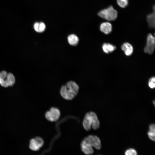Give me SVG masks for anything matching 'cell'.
I'll return each instance as SVG.
<instances>
[{"mask_svg": "<svg viewBox=\"0 0 155 155\" xmlns=\"http://www.w3.org/2000/svg\"><path fill=\"white\" fill-rule=\"evenodd\" d=\"M61 113L59 109L55 107H51L49 110L45 113V116L46 119L51 122H56L60 118Z\"/></svg>", "mask_w": 155, "mask_h": 155, "instance_id": "obj_4", "label": "cell"}, {"mask_svg": "<svg viewBox=\"0 0 155 155\" xmlns=\"http://www.w3.org/2000/svg\"><path fill=\"white\" fill-rule=\"evenodd\" d=\"M116 49V47L109 43H104L102 46L103 51L106 53H108L114 51Z\"/></svg>", "mask_w": 155, "mask_h": 155, "instance_id": "obj_12", "label": "cell"}, {"mask_svg": "<svg viewBox=\"0 0 155 155\" xmlns=\"http://www.w3.org/2000/svg\"><path fill=\"white\" fill-rule=\"evenodd\" d=\"M44 143V141L41 137H37L31 140L29 148L32 150L37 151L42 146Z\"/></svg>", "mask_w": 155, "mask_h": 155, "instance_id": "obj_7", "label": "cell"}, {"mask_svg": "<svg viewBox=\"0 0 155 155\" xmlns=\"http://www.w3.org/2000/svg\"><path fill=\"white\" fill-rule=\"evenodd\" d=\"M81 145L82 150L85 154L90 155L93 153L94 150L93 147L84 140H82Z\"/></svg>", "mask_w": 155, "mask_h": 155, "instance_id": "obj_8", "label": "cell"}, {"mask_svg": "<svg viewBox=\"0 0 155 155\" xmlns=\"http://www.w3.org/2000/svg\"><path fill=\"white\" fill-rule=\"evenodd\" d=\"M100 122L96 114L93 112L86 113L83 119L82 125L86 130L89 131L91 128L94 130L98 129L100 126Z\"/></svg>", "mask_w": 155, "mask_h": 155, "instance_id": "obj_2", "label": "cell"}, {"mask_svg": "<svg viewBox=\"0 0 155 155\" xmlns=\"http://www.w3.org/2000/svg\"><path fill=\"white\" fill-rule=\"evenodd\" d=\"M69 44L72 46H75L78 44L79 39L78 36L75 34L69 35L67 38Z\"/></svg>", "mask_w": 155, "mask_h": 155, "instance_id": "obj_14", "label": "cell"}, {"mask_svg": "<svg viewBox=\"0 0 155 155\" xmlns=\"http://www.w3.org/2000/svg\"><path fill=\"white\" fill-rule=\"evenodd\" d=\"M148 135L149 138L154 141L155 140V126L154 124H152L149 126V129L148 132Z\"/></svg>", "mask_w": 155, "mask_h": 155, "instance_id": "obj_15", "label": "cell"}, {"mask_svg": "<svg viewBox=\"0 0 155 155\" xmlns=\"http://www.w3.org/2000/svg\"><path fill=\"white\" fill-rule=\"evenodd\" d=\"M83 140L96 149L100 150L101 149V142L100 139L97 136L89 135L84 138Z\"/></svg>", "mask_w": 155, "mask_h": 155, "instance_id": "obj_5", "label": "cell"}, {"mask_svg": "<svg viewBox=\"0 0 155 155\" xmlns=\"http://www.w3.org/2000/svg\"><path fill=\"white\" fill-rule=\"evenodd\" d=\"M155 45L154 36L151 34H149L147 38L146 44L144 49L145 53L149 54L152 53L154 51Z\"/></svg>", "mask_w": 155, "mask_h": 155, "instance_id": "obj_6", "label": "cell"}, {"mask_svg": "<svg viewBox=\"0 0 155 155\" xmlns=\"http://www.w3.org/2000/svg\"><path fill=\"white\" fill-rule=\"evenodd\" d=\"M121 49L123 50L126 55H131L133 51V48L132 45L128 42L123 43L121 46Z\"/></svg>", "mask_w": 155, "mask_h": 155, "instance_id": "obj_11", "label": "cell"}, {"mask_svg": "<svg viewBox=\"0 0 155 155\" xmlns=\"http://www.w3.org/2000/svg\"><path fill=\"white\" fill-rule=\"evenodd\" d=\"M155 5L153 6V11L152 12L147 16V20L149 27L151 28H155Z\"/></svg>", "mask_w": 155, "mask_h": 155, "instance_id": "obj_9", "label": "cell"}, {"mask_svg": "<svg viewBox=\"0 0 155 155\" xmlns=\"http://www.w3.org/2000/svg\"><path fill=\"white\" fill-rule=\"evenodd\" d=\"M79 89L78 85L74 82L69 81L61 88L60 93L61 96L67 100H71L77 95Z\"/></svg>", "mask_w": 155, "mask_h": 155, "instance_id": "obj_1", "label": "cell"}, {"mask_svg": "<svg viewBox=\"0 0 155 155\" xmlns=\"http://www.w3.org/2000/svg\"><path fill=\"white\" fill-rule=\"evenodd\" d=\"M34 28L35 30L38 32H44L46 28L45 24L42 22H36L34 25Z\"/></svg>", "mask_w": 155, "mask_h": 155, "instance_id": "obj_13", "label": "cell"}, {"mask_svg": "<svg viewBox=\"0 0 155 155\" xmlns=\"http://www.w3.org/2000/svg\"><path fill=\"white\" fill-rule=\"evenodd\" d=\"M100 17L108 21L115 20L117 18V11L111 5L106 8L100 10L98 13Z\"/></svg>", "mask_w": 155, "mask_h": 155, "instance_id": "obj_3", "label": "cell"}, {"mask_svg": "<svg viewBox=\"0 0 155 155\" xmlns=\"http://www.w3.org/2000/svg\"><path fill=\"white\" fill-rule=\"evenodd\" d=\"M100 28L102 32L105 34H108L112 31V26L109 22H104L100 24Z\"/></svg>", "mask_w": 155, "mask_h": 155, "instance_id": "obj_10", "label": "cell"}, {"mask_svg": "<svg viewBox=\"0 0 155 155\" xmlns=\"http://www.w3.org/2000/svg\"><path fill=\"white\" fill-rule=\"evenodd\" d=\"M124 155H137V153L134 149L129 148L125 151Z\"/></svg>", "mask_w": 155, "mask_h": 155, "instance_id": "obj_18", "label": "cell"}, {"mask_svg": "<svg viewBox=\"0 0 155 155\" xmlns=\"http://www.w3.org/2000/svg\"><path fill=\"white\" fill-rule=\"evenodd\" d=\"M155 78L154 77L150 78L148 81V86L152 89L154 88L155 87Z\"/></svg>", "mask_w": 155, "mask_h": 155, "instance_id": "obj_19", "label": "cell"}, {"mask_svg": "<svg viewBox=\"0 0 155 155\" xmlns=\"http://www.w3.org/2000/svg\"><path fill=\"white\" fill-rule=\"evenodd\" d=\"M7 74L8 73L5 71H1L0 72V78L5 80L6 82Z\"/></svg>", "mask_w": 155, "mask_h": 155, "instance_id": "obj_20", "label": "cell"}, {"mask_svg": "<svg viewBox=\"0 0 155 155\" xmlns=\"http://www.w3.org/2000/svg\"><path fill=\"white\" fill-rule=\"evenodd\" d=\"M117 1L119 6L122 8L125 7L128 4V0H117Z\"/></svg>", "mask_w": 155, "mask_h": 155, "instance_id": "obj_17", "label": "cell"}, {"mask_svg": "<svg viewBox=\"0 0 155 155\" xmlns=\"http://www.w3.org/2000/svg\"><path fill=\"white\" fill-rule=\"evenodd\" d=\"M153 102V104H154V105H155V100H154Z\"/></svg>", "mask_w": 155, "mask_h": 155, "instance_id": "obj_21", "label": "cell"}, {"mask_svg": "<svg viewBox=\"0 0 155 155\" xmlns=\"http://www.w3.org/2000/svg\"><path fill=\"white\" fill-rule=\"evenodd\" d=\"M6 81L9 86H12L14 84L15 82V79L12 74L11 73H8Z\"/></svg>", "mask_w": 155, "mask_h": 155, "instance_id": "obj_16", "label": "cell"}]
</instances>
